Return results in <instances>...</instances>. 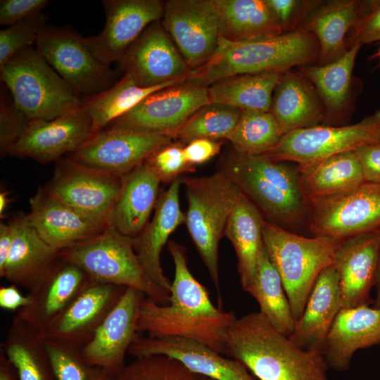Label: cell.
<instances>
[{
    "mask_svg": "<svg viewBox=\"0 0 380 380\" xmlns=\"http://www.w3.org/2000/svg\"><path fill=\"white\" fill-rule=\"evenodd\" d=\"M118 63L141 87L185 82L194 72L160 20L147 27Z\"/></svg>",
    "mask_w": 380,
    "mask_h": 380,
    "instance_id": "17",
    "label": "cell"
},
{
    "mask_svg": "<svg viewBox=\"0 0 380 380\" xmlns=\"http://www.w3.org/2000/svg\"><path fill=\"white\" fill-rule=\"evenodd\" d=\"M158 174L161 182H172L186 171L194 170L187 163L184 147L178 143H170L152 153L145 160Z\"/></svg>",
    "mask_w": 380,
    "mask_h": 380,
    "instance_id": "45",
    "label": "cell"
},
{
    "mask_svg": "<svg viewBox=\"0 0 380 380\" xmlns=\"http://www.w3.org/2000/svg\"><path fill=\"white\" fill-rule=\"evenodd\" d=\"M144 296L137 289L127 288L90 341L80 349L86 362L105 369L113 378L122 369L125 355L138 334V312Z\"/></svg>",
    "mask_w": 380,
    "mask_h": 380,
    "instance_id": "20",
    "label": "cell"
},
{
    "mask_svg": "<svg viewBox=\"0 0 380 380\" xmlns=\"http://www.w3.org/2000/svg\"><path fill=\"white\" fill-rule=\"evenodd\" d=\"M185 224L215 288L220 291L219 243L241 191L224 172L186 177Z\"/></svg>",
    "mask_w": 380,
    "mask_h": 380,
    "instance_id": "7",
    "label": "cell"
},
{
    "mask_svg": "<svg viewBox=\"0 0 380 380\" xmlns=\"http://www.w3.org/2000/svg\"><path fill=\"white\" fill-rule=\"evenodd\" d=\"M378 56L380 57V47H379V52H378Z\"/></svg>",
    "mask_w": 380,
    "mask_h": 380,
    "instance_id": "58",
    "label": "cell"
},
{
    "mask_svg": "<svg viewBox=\"0 0 380 380\" xmlns=\"http://www.w3.org/2000/svg\"><path fill=\"white\" fill-rule=\"evenodd\" d=\"M184 81H173L152 87H141L125 73L115 84L103 91L82 99V106L92 123V135L106 127L137 105L148 95Z\"/></svg>",
    "mask_w": 380,
    "mask_h": 380,
    "instance_id": "39",
    "label": "cell"
},
{
    "mask_svg": "<svg viewBox=\"0 0 380 380\" xmlns=\"http://www.w3.org/2000/svg\"><path fill=\"white\" fill-rule=\"evenodd\" d=\"M210 103L208 87L184 82L148 95L108 126L161 134L173 139L191 115Z\"/></svg>",
    "mask_w": 380,
    "mask_h": 380,
    "instance_id": "13",
    "label": "cell"
},
{
    "mask_svg": "<svg viewBox=\"0 0 380 380\" xmlns=\"http://www.w3.org/2000/svg\"><path fill=\"white\" fill-rule=\"evenodd\" d=\"M30 208L27 216L31 225L58 251L96 236L109 227L79 213L46 187L38 189L30 199Z\"/></svg>",
    "mask_w": 380,
    "mask_h": 380,
    "instance_id": "23",
    "label": "cell"
},
{
    "mask_svg": "<svg viewBox=\"0 0 380 380\" xmlns=\"http://www.w3.org/2000/svg\"><path fill=\"white\" fill-rule=\"evenodd\" d=\"M365 182L380 184V141L361 146L354 151Z\"/></svg>",
    "mask_w": 380,
    "mask_h": 380,
    "instance_id": "50",
    "label": "cell"
},
{
    "mask_svg": "<svg viewBox=\"0 0 380 380\" xmlns=\"http://www.w3.org/2000/svg\"><path fill=\"white\" fill-rule=\"evenodd\" d=\"M298 170L308 203L314 199L347 191L365 182L354 151L298 165Z\"/></svg>",
    "mask_w": 380,
    "mask_h": 380,
    "instance_id": "34",
    "label": "cell"
},
{
    "mask_svg": "<svg viewBox=\"0 0 380 380\" xmlns=\"http://www.w3.org/2000/svg\"><path fill=\"white\" fill-rule=\"evenodd\" d=\"M313 236L345 240L380 229V184L364 182L338 194L308 202Z\"/></svg>",
    "mask_w": 380,
    "mask_h": 380,
    "instance_id": "11",
    "label": "cell"
},
{
    "mask_svg": "<svg viewBox=\"0 0 380 380\" xmlns=\"http://www.w3.org/2000/svg\"><path fill=\"white\" fill-rule=\"evenodd\" d=\"M377 345H380V308L365 305L340 310L322 353L329 368L346 372L357 350Z\"/></svg>",
    "mask_w": 380,
    "mask_h": 380,
    "instance_id": "27",
    "label": "cell"
},
{
    "mask_svg": "<svg viewBox=\"0 0 380 380\" xmlns=\"http://www.w3.org/2000/svg\"><path fill=\"white\" fill-rule=\"evenodd\" d=\"M372 1H322L312 11L300 29L317 39L319 46V65L332 63L346 53L349 32Z\"/></svg>",
    "mask_w": 380,
    "mask_h": 380,
    "instance_id": "29",
    "label": "cell"
},
{
    "mask_svg": "<svg viewBox=\"0 0 380 380\" xmlns=\"http://www.w3.org/2000/svg\"><path fill=\"white\" fill-rule=\"evenodd\" d=\"M283 34L300 30L312 11L322 2L316 0H265Z\"/></svg>",
    "mask_w": 380,
    "mask_h": 380,
    "instance_id": "46",
    "label": "cell"
},
{
    "mask_svg": "<svg viewBox=\"0 0 380 380\" xmlns=\"http://www.w3.org/2000/svg\"><path fill=\"white\" fill-rule=\"evenodd\" d=\"M262 239L281 277L296 322L304 312L317 277L334 264L336 252L343 240L300 236L265 220Z\"/></svg>",
    "mask_w": 380,
    "mask_h": 380,
    "instance_id": "5",
    "label": "cell"
},
{
    "mask_svg": "<svg viewBox=\"0 0 380 380\" xmlns=\"http://www.w3.org/2000/svg\"><path fill=\"white\" fill-rule=\"evenodd\" d=\"M241 113V110L234 108L210 103L191 115L173 139L186 144L198 139H226L235 128Z\"/></svg>",
    "mask_w": 380,
    "mask_h": 380,
    "instance_id": "41",
    "label": "cell"
},
{
    "mask_svg": "<svg viewBox=\"0 0 380 380\" xmlns=\"http://www.w3.org/2000/svg\"><path fill=\"white\" fill-rule=\"evenodd\" d=\"M0 78L27 120H51L82 106V99L32 46L0 66Z\"/></svg>",
    "mask_w": 380,
    "mask_h": 380,
    "instance_id": "6",
    "label": "cell"
},
{
    "mask_svg": "<svg viewBox=\"0 0 380 380\" xmlns=\"http://www.w3.org/2000/svg\"><path fill=\"white\" fill-rule=\"evenodd\" d=\"M282 136L270 111H241L235 128L226 139L239 153L261 156L274 148Z\"/></svg>",
    "mask_w": 380,
    "mask_h": 380,
    "instance_id": "40",
    "label": "cell"
},
{
    "mask_svg": "<svg viewBox=\"0 0 380 380\" xmlns=\"http://www.w3.org/2000/svg\"><path fill=\"white\" fill-rule=\"evenodd\" d=\"M128 353L134 357H170L191 372L213 380H257L241 362L225 357L209 346L190 338L137 334Z\"/></svg>",
    "mask_w": 380,
    "mask_h": 380,
    "instance_id": "19",
    "label": "cell"
},
{
    "mask_svg": "<svg viewBox=\"0 0 380 380\" xmlns=\"http://www.w3.org/2000/svg\"><path fill=\"white\" fill-rule=\"evenodd\" d=\"M264 217L242 193L227 221L224 236L232 243L236 257L239 281L245 291L253 284L263 246Z\"/></svg>",
    "mask_w": 380,
    "mask_h": 380,
    "instance_id": "32",
    "label": "cell"
},
{
    "mask_svg": "<svg viewBox=\"0 0 380 380\" xmlns=\"http://www.w3.org/2000/svg\"><path fill=\"white\" fill-rule=\"evenodd\" d=\"M182 179L173 180L158 199L151 222L137 236L132 238L134 250L148 277L160 288L170 293L172 283L165 277L160 254L170 234L185 222V213L179 203Z\"/></svg>",
    "mask_w": 380,
    "mask_h": 380,
    "instance_id": "25",
    "label": "cell"
},
{
    "mask_svg": "<svg viewBox=\"0 0 380 380\" xmlns=\"http://www.w3.org/2000/svg\"><path fill=\"white\" fill-rule=\"evenodd\" d=\"M57 380H113L105 369L86 362L80 349L46 339Z\"/></svg>",
    "mask_w": 380,
    "mask_h": 380,
    "instance_id": "43",
    "label": "cell"
},
{
    "mask_svg": "<svg viewBox=\"0 0 380 380\" xmlns=\"http://www.w3.org/2000/svg\"><path fill=\"white\" fill-rule=\"evenodd\" d=\"M167 248L175 265L169 303L160 304L144 296L138 312L137 332L193 339L224 355L227 331L236 315L213 303L207 289L189 270L183 246L170 241Z\"/></svg>",
    "mask_w": 380,
    "mask_h": 380,
    "instance_id": "1",
    "label": "cell"
},
{
    "mask_svg": "<svg viewBox=\"0 0 380 380\" xmlns=\"http://www.w3.org/2000/svg\"><path fill=\"white\" fill-rule=\"evenodd\" d=\"M378 40H380V0H374L349 32L346 44L349 49L355 44L362 46Z\"/></svg>",
    "mask_w": 380,
    "mask_h": 380,
    "instance_id": "48",
    "label": "cell"
},
{
    "mask_svg": "<svg viewBox=\"0 0 380 380\" xmlns=\"http://www.w3.org/2000/svg\"><path fill=\"white\" fill-rule=\"evenodd\" d=\"M10 224L13 229V241L0 277L31 291L61 261L59 251L43 240L30 223L27 214L18 215Z\"/></svg>",
    "mask_w": 380,
    "mask_h": 380,
    "instance_id": "24",
    "label": "cell"
},
{
    "mask_svg": "<svg viewBox=\"0 0 380 380\" xmlns=\"http://www.w3.org/2000/svg\"><path fill=\"white\" fill-rule=\"evenodd\" d=\"M174 358L164 355L135 357L113 380H203Z\"/></svg>",
    "mask_w": 380,
    "mask_h": 380,
    "instance_id": "42",
    "label": "cell"
},
{
    "mask_svg": "<svg viewBox=\"0 0 380 380\" xmlns=\"http://www.w3.org/2000/svg\"><path fill=\"white\" fill-rule=\"evenodd\" d=\"M122 178L65 158L58 160L46 188L79 213L108 225L121 189Z\"/></svg>",
    "mask_w": 380,
    "mask_h": 380,
    "instance_id": "12",
    "label": "cell"
},
{
    "mask_svg": "<svg viewBox=\"0 0 380 380\" xmlns=\"http://www.w3.org/2000/svg\"><path fill=\"white\" fill-rule=\"evenodd\" d=\"M341 309L338 275L334 265L317 277L304 312L289 339L298 347L322 352L333 322Z\"/></svg>",
    "mask_w": 380,
    "mask_h": 380,
    "instance_id": "30",
    "label": "cell"
},
{
    "mask_svg": "<svg viewBox=\"0 0 380 380\" xmlns=\"http://www.w3.org/2000/svg\"><path fill=\"white\" fill-rule=\"evenodd\" d=\"M283 74L261 72L224 78L208 87L210 102L241 111L268 112Z\"/></svg>",
    "mask_w": 380,
    "mask_h": 380,
    "instance_id": "37",
    "label": "cell"
},
{
    "mask_svg": "<svg viewBox=\"0 0 380 380\" xmlns=\"http://www.w3.org/2000/svg\"><path fill=\"white\" fill-rule=\"evenodd\" d=\"M49 18L41 12L0 31V66L12 56L36 43Z\"/></svg>",
    "mask_w": 380,
    "mask_h": 380,
    "instance_id": "44",
    "label": "cell"
},
{
    "mask_svg": "<svg viewBox=\"0 0 380 380\" xmlns=\"http://www.w3.org/2000/svg\"><path fill=\"white\" fill-rule=\"evenodd\" d=\"M258 302L260 312L281 334L290 336L296 321L284 288L281 277L272 264L263 243L257 272L251 286L246 291Z\"/></svg>",
    "mask_w": 380,
    "mask_h": 380,
    "instance_id": "38",
    "label": "cell"
},
{
    "mask_svg": "<svg viewBox=\"0 0 380 380\" xmlns=\"http://www.w3.org/2000/svg\"><path fill=\"white\" fill-rule=\"evenodd\" d=\"M30 303L29 295L25 296L19 291L17 286L12 284L0 288V307L8 310H20Z\"/></svg>",
    "mask_w": 380,
    "mask_h": 380,
    "instance_id": "52",
    "label": "cell"
},
{
    "mask_svg": "<svg viewBox=\"0 0 380 380\" xmlns=\"http://www.w3.org/2000/svg\"><path fill=\"white\" fill-rule=\"evenodd\" d=\"M167 135L108 126L92 135L69 158L123 177L158 148L172 143Z\"/></svg>",
    "mask_w": 380,
    "mask_h": 380,
    "instance_id": "14",
    "label": "cell"
},
{
    "mask_svg": "<svg viewBox=\"0 0 380 380\" xmlns=\"http://www.w3.org/2000/svg\"><path fill=\"white\" fill-rule=\"evenodd\" d=\"M27 120L16 109L13 101L1 94L0 99V151L1 155L8 154L18 139Z\"/></svg>",
    "mask_w": 380,
    "mask_h": 380,
    "instance_id": "47",
    "label": "cell"
},
{
    "mask_svg": "<svg viewBox=\"0 0 380 380\" xmlns=\"http://www.w3.org/2000/svg\"><path fill=\"white\" fill-rule=\"evenodd\" d=\"M221 142L207 139H195L184 147V154L189 164L194 166L204 163L220 151Z\"/></svg>",
    "mask_w": 380,
    "mask_h": 380,
    "instance_id": "51",
    "label": "cell"
},
{
    "mask_svg": "<svg viewBox=\"0 0 380 380\" xmlns=\"http://www.w3.org/2000/svg\"><path fill=\"white\" fill-rule=\"evenodd\" d=\"M13 229L8 223L0 224V273L3 272L13 241Z\"/></svg>",
    "mask_w": 380,
    "mask_h": 380,
    "instance_id": "53",
    "label": "cell"
},
{
    "mask_svg": "<svg viewBox=\"0 0 380 380\" xmlns=\"http://www.w3.org/2000/svg\"><path fill=\"white\" fill-rule=\"evenodd\" d=\"M379 248L380 229L348 238L338 248L333 265L338 275L341 308L373 302L370 293L374 286Z\"/></svg>",
    "mask_w": 380,
    "mask_h": 380,
    "instance_id": "22",
    "label": "cell"
},
{
    "mask_svg": "<svg viewBox=\"0 0 380 380\" xmlns=\"http://www.w3.org/2000/svg\"><path fill=\"white\" fill-rule=\"evenodd\" d=\"M49 3L48 0H1L0 25H13L42 12Z\"/></svg>",
    "mask_w": 380,
    "mask_h": 380,
    "instance_id": "49",
    "label": "cell"
},
{
    "mask_svg": "<svg viewBox=\"0 0 380 380\" xmlns=\"http://www.w3.org/2000/svg\"><path fill=\"white\" fill-rule=\"evenodd\" d=\"M374 288L375 289V298L373 308H380V248Z\"/></svg>",
    "mask_w": 380,
    "mask_h": 380,
    "instance_id": "55",
    "label": "cell"
},
{
    "mask_svg": "<svg viewBox=\"0 0 380 380\" xmlns=\"http://www.w3.org/2000/svg\"><path fill=\"white\" fill-rule=\"evenodd\" d=\"M61 258L81 268L91 281L130 287L163 305L170 293L156 284L143 270L132 238L109 227L101 234L59 251Z\"/></svg>",
    "mask_w": 380,
    "mask_h": 380,
    "instance_id": "8",
    "label": "cell"
},
{
    "mask_svg": "<svg viewBox=\"0 0 380 380\" xmlns=\"http://www.w3.org/2000/svg\"><path fill=\"white\" fill-rule=\"evenodd\" d=\"M127 287L90 281L43 333L49 341L81 349L116 305Z\"/></svg>",
    "mask_w": 380,
    "mask_h": 380,
    "instance_id": "21",
    "label": "cell"
},
{
    "mask_svg": "<svg viewBox=\"0 0 380 380\" xmlns=\"http://www.w3.org/2000/svg\"><path fill=\"white\" fill-rule=\"evenodd\" d=\"M203 380H213V379H211L207 378V377H203Z\"/></svg>",
    "mask_w": 380,
    "mask_h": 380,
    "instance_id": "57",
    "label": "cell"
},
{
    "mask_svg": "<svg viewBox=\"0 0 380 380\" xmlns=\"http://www.w3.org/2000/svg\"><path fill=\"white\" fill-rule=\"evenodd\" d=\"M224 355L257 380H328L322 353L298 347L260 312L235 317L227 331Z\"/></svg>",
    "mask_w": 380,
    "mask_h": 380,
    "instance_id": "2",
    "label": "cell"
},
{
    "mask_svg": "<svg viewBox=\"0 0 380 380\" xmlns=\"http://www.w3.org/2000/svg\"><path fill=\"white\" fill-rule=\"evenodd\" d=\"M378 141H380V110L352 125H319L291 131L284 134L274 148L262 156L275 161H291L302 165L353 151L361 146Z\"/></svg>",
    "mask_w": 380,
    "mask_h": 380,
    "instance_id": "10",
    "label": "cell"
},
{
    "mask_svg": "<svg viewBox=\"0 0 380 380\" xmlns=\"http://www.w3.org/2000/svg\"><path fill=\"white\" fill-rule=\"evenodd\" d=\"M160 178L145 161L122 178L108 225L130 238L139 236L155 209Z\"/></svg>",
    "mask_w": 380,
    "mask_h": 380,
    "instance_id": "28",
    "label": "cell"
},
{
    "mask_svg": "<svg viewBox=\"0 0 380 380\" xmlns=\"http://www.w3.org/2000/svg\"><path fill=\"white\" fill-rule=\"evenodd\" d=\"M270 111L283 135L319 125L324 119V105L314 86L305 76L290 70L276 86Z\"/></svg>",
    "mask_w": 380,
    "mask_h": 380,
    "instance_id": "31",
    "label": "cell"
},
{
    "mask_svg": "<svg viewBox=\"0 0 380 380\" xmlns=\"http://www.w3.org/2000/svg\"><path fill=\"white\" fill-rule=\"evenodd\" d=\"M8 203H9V199H8V193L5 191L1 192L0 193V215L1 218L4 215L6 209L8 207Z\"/></svg>",
    "mask_w": 380,
    "mask_h": 380,
    "instance_id": "56",
    "label": "cell"
},
{
    "mask_svg": "<svg viewBox=\"0 0 380 380\" xmlns=\"http://www.w3.org/2000/svg\"><path fill=\"white\" fill-rule=\"evenodd\" d=\"M162 19L164 28L193 71L210 61L220 37L214 0L165 1Z\"/></svg>",
    "mask_w": 380,
    "mask_h": 380,
    "instance_id": "15",
    "label": "cell"
},
{
    "mask_svg": "<svg viewBox=\"0 0 380 380\" xmlns=\"http://www.w3.org/2000/svg\"><path fill=\"white\" fill-rule=\"evenodd\" d=\"M362 46L355 44L336 61L322 65H304V76L315 88L324 108L323 125L337 126L350 89L353 70Z\"/></svg>",
    "mask_w": 380,
    "mask_h": 380,
    "instance_id": "36",
    "label": "cell"
},
{
    "mask_svg": "<svg viewBox=\"0 0 380 380\" xmlns=\"http://www.w3.org/2000/svg\"><path fill=\"white\" fill-rule=\"evenodd\" d=\"M219 35L232 42L274 37L283 34L265 0H214Z\"/></svg>",
    "mask_w": 380,
    "mask_h": 380,
    "instance_id": "33",
    "label": "cell"
},
{
    "mask_svg": "<svg viewBox=\"0 0 380 380\" xmlns=\"http://www.w3.org/2000/svg\"><path fill=\"white\" fill-rule=\"evenodd\" d=\"M90 281L81 268L61 259L52 272L30 291V304L15 316L44 333Z\"/></svg>",
    "mask_w": 380,
    "mask_h": 380,
    "instance_id": "26",
    "label": "cell"
},
{
    "mask_svg": "<svg viewBox=\"0 0 380 380\" xmlns=\"http://www.w3.org/2000/svg\"><path fill=\"white\" fill-rule=\"evenodd\" d=\"M35 44L39 53L78 96H91L113 85L116 72L70 29L46 25Z\"/></svg>",
    "mask_w": 380,
    "mask_h": 380,
    "instance_id": "9",
    "label": "cell"
},
{
    "mask_svg": "<svg viewBox=\"0 0 380 380\" xmlns=\"http://www.w3.org/2000/svg\"><path fill=\"white\" fill-rule=\"evenodd\" d=\"M1 352L14 367L18 380H57L43 332L16 316L1 343Z\"/></svg>",
    "mask_w": 380,
    "mask_h": 380,
    "instance_id": "35",
    "label": "cell"
},
{
    "mask_svg": "<svg viewBox=\"0 0 380 380\" xmlns=\"http://www.w3.org/2000/svg\"><path fill=\"white\" fill-rule=\"evenodd\" d=\"M91 134V118L82 106L51 120H27L8 154L49 163L76 151Z\"/></svg>",
    "mask_w": 380,
    "mask_h": 380,
    "instance_id": "18",
    "label": "cell"
},
{
    "mask_svg": "<svg viewBox=\"0 0 380 380\" xmlns=\"http://www.w3.org/2000/svg\"><path fill=\"white\" fill-rule=\"evenodd\" d=\"M220 170L237 185L265 220L285 228L300 223L308 210L298 167L233 149L222 159Z\"/></svg>",
    "mask_w": 380,
    "mask_h": 380,
    "instance_id": "4",
    "label": "cell"
},
{
    "mask_svg": "<svg viewBox=\"0 0 380 380\" xmlns=\"http://www.w3.org/2000/svg\"><path fill=\"white\" fill-rule=\"evenodd\" d=\"M319 53L317 39L303 29L274 37L238 42L219 37L212 58L194 70L185 82L208 87L239 75L283 74L294 66L305 65L318 59Z\"/></svg>",
    "mask_w": 380,
    "mask_h": 380,
    "instance_id": "3",
    "label": "cell"
},
{
    "mask_svg": "<svg viewBox=\"0 0 380 380\" xmlns=\"http://www.w3.org/2000/svg\"><path fill=\"white\" fill-rule=\"evenodd\" d=\"M106 23L96 36L84 37L93 54L103 63L119 62L151 23L164 13L160 0H103Z\"/></svg>",
    "mask_w": 380,
    "mask_h": 380,
    "instance_id": "16",
    "label": "cell"
},
{
    "mask_svg": "<svg viewBox=\"0 0 380 380\" xmlns=\"http://www.w3.org/2000/svg\"><path fill=\"white\" fill-rule=\"evenodd\" d=\"M0 380H18L14 367L2 352L0 353Z\"/></svg>",
    "mask_w": 380,
    "mask_h": 380,
    "instance_id": "54",
    "label": "cell"
}]
</instances>
